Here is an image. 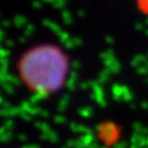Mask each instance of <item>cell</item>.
Listing matches in <instances>:
<instances>
[{
    "label": "cell",
    "instance_id": "obj_1",
    "mask_svg": "<svg viewBox=\"0 0 148 148\" xmlns=\"http://www.w3.org/2000/svg\"><path fill=\"white\" fill-rule=\"evenodd\" d=\"M16 69L19 79L30 92L47 97L64 86L68 76L69 62L59 47L42 44L22 54Z\"/></svg>",
    "mask_w": 148,
    "mask_h": 148
}]
</instances>
